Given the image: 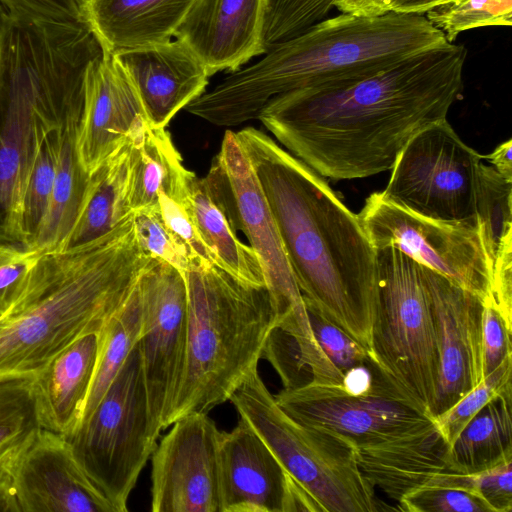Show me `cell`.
I'll list each match as a JSON object with an SVG mask.
<instances>
[{
	"mask_svg": "<svg viewBox=\"0 0 512 512\" xmlns=\"http://www.w3.org/2000/svg\"><path fill=\"white\" fill-rule=\"evenodd\" d=\"M7 14L30 23L87 25L80 0H0Z\"/></svg>",
	"mask_w": 512,
	"mask_h": 512,
	"instance_id": "7bdbcfd3",
	"label": "cell"
},
{
	"mask_svg": "<svg viewBox=\"0 0 512 512\" xmlns=\"http://www.w3.org/2000/svg\"><path fill=\"white\" fill-rule=\"evenodd\" d=\"M188 202L197 228L214 262L228 273L255 286H266L263 266L230 223L220 192L209 174L189 184Z\"/></svg>",
	"mask_w": 512,
	"mask_h": 512,
	"instance_id": "484cf974",
	"label": "cell"
},
{
	"mask_svg": "<svg viewBox=\"0 0 512 512\" xmlns=\"http://www.w3.org/2000/svg\"><path fill=\"white\" fill-rule=\"evenodd\" d=\"M448 1L450 0H396L391 12L422 15Z\"/></svg>",
	"mask_w": 512,
	"mask_h": 512,
	"instance_id": "c3c4849f",
	"label": "cell"
},
{
	"mask_svg": "<svg viewBox=\"0 0 512 512\" xmlns=\"http://www.w3.org/2000/svg\"><path fill=\"white\" fill-rule=\"evenodd\" d=\"M82 106L69 111L61 129L52 195L42 226L30 247L40 254L64 248L88 183L89 174L83 170L76 150Z\"/></svg>",
	"mask_w": 512,
	"mask_h": 512,
	"instance_id": "83f0119b",
	"label": "cell"
},
{
	"mask_svg": "<svg viewBox=\"0 0 512 512\" xmlns=\"http://www.w3.org/2000/svg\"><path fill=\"white\" fill-rule=\"evenodd\" d=\"M130 204L132 211L158 204L162 192L188 206L189 171L165 127L141 117L129 134Z\"/></svg>",
	"mask_w": 512,
	"mask_h": 512,
	"instance_id": "cb8c5ba5",
	"label": "cell"
},
{
	"mask_svg": "<svg viewBox=\"0 0 512 512\" xmlns=\"http://www.w3.org/2000/svg\"><path fill=\"white\" fill-rule=\"evenodd\" d=\"M102 54L87 25L30 23L5 12L0 34L1 241L24 245L22 201L38 145L83 103L87 70Z\"/></svg>",
	"mask_w": 512,
	"mask_h": 512,
	"instance_id": "5b68a950",
	"label": "cell"
},
{
	"mask_svg": "<svg viewBox=\"0 0 512 512\" xmlns=\"http://www.w3.org/2000/svg\"><path fill=\"white\" fill-rule=\"evenodd\" d=\"M447 449L437 427L396 442L356 450V458L369 483L398 502L405 493L446 470Z\"/></svg>",
	"mask_w": 512,
	"mask_h": 512,
	"instance_id": "d4e9b609",
	"label": "cell"
},
{
	"mask_svg": "<svg viewBox=\"0 0 512 512\" xmlns=\"http://www.w3.org/2000/svg\"><path fill=\"white\" fill-rule=\"evenodd\" d=\"M132 213L130 139L92 174L63 249L92 241L113 230Z\"/></svg>",
	"mask_w": 512,
	"mask_h": 512,
	"instance_id": "4316f807",
	"label": "cell"
},
{
	"mask_svg": "<svg viewBox=\"0 0 512 512\" xmlns=\"http://www.w3.org/2000/svg\"><path fill=\"white\" fill-rule=\"evenodd\" d=\"M151 455L153 512H222L220 437L207 413L176 419Z\"/></svg>",
	"mask_w": 512,
	"mask_h": 512,
	"instance_id": "9a60e30c",
	"label": "cell"
},
{
	"mask_svg": "<svg viewBox=\"0 0 512 512\" xmlns=\"http://www.w3.org/2000/svg\"><path fill=\"white\" fill-rule=\"evenodd\" d=\"M429 22L449 43L464 31L485 26H511L512 0H450L426 12Z\"/></svg>",
	"mask_w": 512,
	"mask_h": 512,
	"instance_id": "836d02e7",
	"label": "cell"
},
{
	"mask_svg": "<svg viewBox=\"0 0 512 512\" xmlns=\"http://www.w3.org/2000/svg\"><path fill=\"white\" fill-rule=\"evenodd\" d=\"M297 422L323 427L350 440L356 450L369 449L437 428L430 412L399 390L378 368L372 386L351 393L343 385L309 381L274 395Z\"/></svg>",
	"mask_w": 512,
	"mask_h": 512,
	"instance_id": "8fae6325",
	"label": "cell"
},
{
	"mask_svg": "<svg viewBox=\"0 0 512 512\" xmlns=\"http://www.w3.org/2000/svg\"><path fill=\"white\" fill-rule=\"evenodd\" d=\"M4 13H5L4 9L0 5V34H1V29H2V24H3Z\"/></svg>",
	"mask_w": 512,
	"mask_h": 512,
	"instance_id": "f907efd6",
	"label": "cell"
},
{
	"mask_svg": "<svg viewBox=\"0 0 512 512\" xmlns=\"http://www.w3.org/2000/svg\"><path fill=\"white\" fill-rule=\"evenodd\" d=\"M377 261L378 300L370 328V358L399 390L430 412L438 359L421 267L393 247L377 249Z\"/></svg>",
	"mask_w": 512,
	"mask_h": 512,
	"instance_id": "ba28073f",
	"label": "cell"
},
{
	"mask_svg": "<svg viewBox=\"0 0 512 512\" xmlns=\"http://www.w3.org/2000/svg\"><path fill=\"white\" fill-rule=\"evenodd\" d=\"M420 267L430 299L436 335L437 377L430 408L432 417L436 418L484 379V301L434 270Z\"/></svg>",
	"mask_w": 512,
	"mask_h": 512,
	"instance_id": "2e32d148",
	"label": "cell"
},
{
	"mask_svg": "<svg viewBox=\"0 0 512 512\" xmlns=\"http://www.w3.org/2000/svg\"><path fill=\"white\" fill-rule=\"evenodd\" d=\"M19 512H116L76 460L66 438L40 428L12 472Z\"/></svg>",
	"mask_w": 512,
	"mask_h": 512,
	"instance_id": "e0dca14e",
	"label": "cell"
},
{
	"mask_svg": "<svg viewBox=\"0 0 512 512\" xmlns=\"http://www.w3.org/2000/svg\"><path fill=\"white\" fill-rule=\"evenodd\" d=\"M64 120L59 126L48 131L42 137L25 186L22 201L21 228L23 243L29 249L42 226L48 210L54 185L61 129Z\"/></svg>",
	"mask_w": 512,
	"mask_h": 512,
	"instance_id": "1f68e13d",
	"label": "cell"
},
{
	"mask_svg": "<svg viewBox=\"0 0 512 512\" xmlns=\"http://www.w3.org/2000/svg\"><path fill=\"white\" fill-rule=\"evenodd\" d=\"M305 308L319 348L343 375L348 370L369 361L370 355L367 347L327 320L311 306L305 304Z\"/></svg>",
	"mask_w": 512,
	"mask_h": 512,
	"instance_id": "f35d334b",
	"label": "cell"
},
{
	"mask_svg": "<svg viewBox=\"0 0 512 512\" xmlns=\"http://www.w3.org/2000/svg\"><path fill=\"white\" fill-rule=\"evenodd\" d=\"M332 7L334 0H270L263 30L265 52L324 20Z\"/></svg>",
	"mask_w": 512,
	"mask_h": 512,
	"instance_id": "d590c367",
	"label": "cell"
},
{
	"mask_svg": "<svg viewBox=\"0 0 512 512\" xmlns=\"http://www.w3.org/2000/svg\"><path fill=\"white\" fill-rule=\"evenodd\" d=\"M150 260L132 213L92 241L42 253L0 319V378L32 376L75 339L101 330Z\"/></svg>",
	"mask_w": 512,
	"mask_h": 512,
	"instance_id": "277c9868",
	"label": "cell"
},
{
	"mask_svg": "<svg viewBox=\"0 0 512 512\" xmlns=\"http://www.w3.org/2000/svg\"><path fill=\"white\" fill-rule=\"evenodd\" d=\"M426 484L456 486L481 495L495 512L512 510V459L474 474L442 471ZM425 485V484H424Z\"/></svg>",
	"mask_w": 512,
	"mask_h": 512,
	"instance_id": "74e56055",
	"label": "cell"
},
{
	"mask_svg": "<svg viewBox=\"0 0 512 512\" xmlns=\"http://www.w3.org/2000/svg\"><path fill=\"white\" fill-rule=\"evenodd\" d=\"M262 358L271 363L279 374L284 388L303 385L298 344L295 338L279 326L270 332L262 353Z\"/></svg>",
	"mask_w": 512,
	"mask_h": 512,
	"instance_id": "f6af8a7d",
	"label": "cell"
},
{
	"mask_svg": "<svg viewBox=\"0 0 512 512\" xmlns=\"http://www.w3.org/2000/svg\"><path fill=\"white\" fill-rule=\"evenodd\" d=\"M112 56L137 92L146 119L156 127L166 128L180 110L206 91L209 83L205 65L177 39Z\"/></svg>",
	"mask_w": 512,
	"mask_h": 512,
	"instance_id": "d6986e66",
	"label": "cell"
},
{
	"mask_svg": "<svg viewBox=\"0 0 512 512\" xmlns=\"http://www.w3.org/2000/svg\"><path fill=\"white\" fill-rule=\"evenodd\" d=\"M512 140L499 144L490 154L483 156L503 177L512 180Z\"/></svg>",
	"mask_w": 512,
	"mask_h": 512,
	"instance_id": "7dc6e473",
	"label": "cell"
},
{
	"mask_svg": "<svg viewBox=\"0 0 512 512\" xmlns=\"http://www.w3.org/2000/svg\"><path fill=\"white\" fill-rule=\"evenodd\" d=\"M229 195L228 218L244 233L264 269L266 286L279 316L277 326L303 348L315 345L302 294L291 270L274 217L235 133L226 131L216 155Z\"/></svg>",
	"mask_w": 512,
	"mask_h": 512,
	"instance_id": "4fadbf2b",
	"label": "cell"
},
{
	"mask_svg": "<svg viewBox=\"0 0 512 512\" xmlns=\"http://www.w3.org/2000/svg\"><path fill=\"white\" fill-rule=\"evenodd\" d=\"M141 324L137 341L154 433L167 428L181 380L187 341L185 275L151 258L137 283Z\"/></svg>",
	"mask_w": 512,
	"mask_h": 512,
	"instance_id": "5bb4252c",
	"label": "cell"
},
{
	"mask_svg": "<svg viewBox=\"0 0 512 512\" xmlns=\"http://www.w3.org/2000/svg\"><path fill=\"white\" fill-rule=\"evenodd\" d=\"M398 510L406 512H495L478 493L456 486L425 484L405 493Z\"/></svg>",
	"mask_w": 512,
	"mask_h": 512,
	"instance_id": "8d00e7d4",
	"label": "cell"
},
{
	"mask_svg": "<svg viewBox=\"0 0 512 512\" xmlns=\"http://www.w3.org/2000/svg\"><path fill=\"white\" fill-rule=\"evenodd\" d=\"M71 450L116 512H126L138 477L157 446L138 344L94 409L68 436Z\"/></svg>",
	"mask_w": 512,
	"mask_h": 512,
	"instance_id": "9c48e42d",
	"label": "cell"
},
{
	"mask_svg": "<svg viewBox=\"0 0 512 512\" xmlns=\"http://www.w3.org/2000/svg\"><path fill=\"white\" fill-rule=\"evenodd\" d=\"M512 393V355L508 356L455 405L437 416V426L448 447L466 424L493 398Z\"/></svg>",
	"mask_w": 512,
	"mask_h": 512,
	"instance_id": "e575fe53",
	"label": "cell"
},
{
	"mask_svg": "<svg viewBox=\"0 0 512 512\" xmlns=\"http://www.w3.org/2000/svg\"><path fill=\"white\" fill-rule=\"evenodd\" d=\"M374 248L393 247L483 301L489 296L493 261L481 226L431 219L370 194L357 214Z\"/></svg>",
	"mask_w": 512,
	"mask_h": 512,
	"instance_id": "7c38bea8",
	"label": "cell"
},
{
	"mask_svg": "<svg viewBox=\"0 0 512 512\" xmlns=\"http://www.w3.org/2000/svg\"><path fill=\"white\" fill-rule=\"evenodd\" d=\"M0 512H19L12 478L0 481Z\"/></svg>",
	"mask_w": 512,
	"mask_h": 512,
	"instance_id": "681fc988",
	"label": "cell"
},
{
	"mask_svg": "<svg viewBox=\"0 0 512 512\" xmlns=\"http://www.w3.org/2000/svg\"><path fill=\"white\" fill-rule=\"evenodd\" d=\"M194 0H80L84 20L103 52L165 43Z\"/></svg>",
	"mask_w": 512,
	"mask_h": 512,
	"instance_id": "603a6c76",
	"label": "cell"
},
{
	"mask_svg": "<svg viewBox=\"0 0 512 512\" xmlns=\"http://www.w3.org/2000/svg\"><path fill=\"white\" fill-rule=\"evenodd\" d=\"M483 156L447 118L418 132L397 156L382 195L431 219L481 226L478 202Z\"/></svg>",
	"mask_w": 512,
	"mask_h": 512,
	"instance_id": "30bf717a",
	"label": "cell"
},
{
	"mask_svg": "<svg viewBox=\"0 0 512 512\" xmlns=\"http://www.w3.org/2000/svg\"><path fill=\"white\" fill-rule=\"evenodd\" d=\"M234 133L270 207L304 303L369 351L378 261L357 214L324 177L268 134L252 126Z\"/></svg>",
	"mask_w": 512,
	"mask_h": 512,
	"instance_id": "7a4b0ae2",
	"label": "cell"
},
{
	"mask_svg": "<svg viewBox=\"0 0 512 512\" xmlns=\"http://www.w3.org/2000/svg\"><path fill=\"white\" fill-rule=\"evenodd\" d=\"M229 401L322 511L383 510L375 488L358 466L354 444L329 429L304 425L290 417L277 404L258 368Z\"/></svg>",
	"mask_w": 512,
	"mask_h": 512,
	"instance_id": "52a82bcc",
	"label": "cell"
},
{
	"mask_svg": "<svg viewBox=\"0 0 512 512\" xmlns=\"http://www.w3.org/2000/svg\"><path fill=\"white\" fill-rule=\"evenodd\" d=\"M447 43L423 14L342 13L270 47L258 62L230 73L185 110L216 126L240 125L257 119L278 95L362 79Z\"/></svg>",
	"mask_w": 512,
	"mask_h": 512,
	"instance_id": "3957f363",
	"label": "cell"
},
{
	"mask_svg": "<svg viewBox=\"0 0 512 512\" xmlns=\"http://www.w3.org/2000/svg\"><path fill=\"white\" fill-rule=\"evenodd\" d=\"M132 219L138 241L151 258L163 260L182 273L187 271L189 262L165 226L158 204L132 211Z\"/></svg>",
	"mask_w": 512,
	"mask_h": 512,
	"instance_id": "60d3db41",
	"label": "cell"
},
{
	"mask_svg": "<svg viewBox=\"0 0 512 512\" xmlns=\"http://www.w3.org/2000/svg\"><path fill=\"white\" fill-rule=\"evenodd\" d=\"M511 197L512 180L483 163L478 219L493 264L498 256L512 250Z\"/></svg>",
	"mask_w": 512,
	"mask_h": 512,
	"instance_id": "d6a6232c",
	"label": "cell"
},
{
	"mask_svg": "<svg viewBox=\"0 0 512 512\" xmlns=\"http://www.w3.org/2000/svg\"><path fill=\"white\" fill-rule=\"evenodd\" d=\"M512 393L489 401L445 454L446 471L474 474L512 459Z\"/></svg>",
	"mask_w": 512,
	"mask_h": 512,
	"instance_id": "f1b7e54d",
	"label": "cell"
},
{
	"mask_svg": "<svg viewBox=\"0 0 512 512\" xmlns=\"http://www.w3.org/2000/svg\"><path fill=\"white\" fill-rule=\"evenodd\" d=\"M100 330L85 333L33 375L40 428L63 436L79 425L96 368Z\"/></svg>",
	"mask_w": 512,
	"mask_h": 512,
	"instance_id": "7402d4cb",
	"label": "cell"
},
{
	"mask_svg": "<svg viewBox=\"0 0 512 512\" xmlns=\"http://www.w3.org/2000/svg\"><path fill=\"white\" fill-rule=\"evenodd\" d=\"M222 512H290L292 478L241 418L220 437Z\"/></svg>",
	"mask_w": 512,
	"mask_h": 512,
	"instance_id": "44dd1931",
	"label": "cell"
},
{
	"mask_svg": "<svg viewBox=\"0 0 512 512\" xmlns=\"http://www.w3.org/2000/svg\"><path fill=\"white\" fill-rule=\"evenodd\" d=\"M270 0H194L175 30L208 74L230 73L265 53L263 30Z\"/></svg>",
	"mask_w": 512,
	"mask_h": 512,
	"instance_id": "ac0fdd59",
	"label": "cell"
},
{
	"mask_svg": "<svg viewBox=\"0 0 512 512\" xmlns=\"http://www.w3.org/2000/svg\"><path fill=\"white\" fill-rule=\"evenodd\" d=\"M40 429L32 376L0 378V481L12 478L13 468Z\"/></svg>",
	"mask_w": 512,
	"mask_h": 512,
	"instance_id": "f546056e",
	"label": "cell"
},
{
	"mask_svg": "<svg viewBox=\"0 0 512 512\" xmlns=\"http://www.w3.org/2000/svg\"><path fill=\"white\" fill-rule=\"evenodd\" d=\"M396 0H334V7L342 13L375 16L391 12Z\"/></svg>",
	"mask_w": 512,
	"mask_h": 512,
	"instance_id": "bcb514c9",
	"label": "cell"
},
{
	"mask_svg": "<svg viewBox=\"0 0 512 512\" xmlns=\"http://www.w3.org/2000/svg\"><path fill=\"white\" fill-rule=\"evenodd\" d=\"M145 117L142 103L113 56L103 52L86 73L76 150L87 174H92L127 140Z\"/></svg>",
	"mask_w": 512,
	"mask_h": 512,
	"instance_id": "ffe728a7",
	"label": "cell"
},
{
	"mask_svg": "<svg viewBox=\"0 0 512 512\" xmlns=\"http://www.w3.org/2000/svg\"><path fill=\"white\" fill-rule=\"evenodd\" d=\"M187 285L185 361L167 427L190 413H208L230 400L258 368L279 316L267 286L221 267L191 265Z\"/></svg>",
	"mask_w": 512,
	"mask_h": 512,
	"instance_id": "8992f818",
	"label": "cell"
},
{
	"mask_svg": "<svg viewBox=\"0 0 512 512\" xmlns=\"http://www.w3.org/2000/svg\"><path fill=\"white\" fill-rule=\"evenodd\" d=\"M140 324V304L136 285L126 303L100 330L96 368L81 421L98 404L121 370L138 341Z\"/></svg>",
	"mask_w": 512,
	"mask_h": 512,
	"instance_id": "4dcf8cb0",
	"label": "cell"
},
{
	"mask_svg": "<svg viewBox=\"0 0 512 512\" xmlns=\"http://www.w3.org/2000/svg\"><path fill=\"white\" fill-rule=\"evenodd\" d=\"M512 325L491 304L484 302L482 314V356L484 378L512 355Z\"/></svg>",
	"mask_w": 512,
	"mask_h": 512,
	"instance_id": "ee69618b",
	"label": "cell"
},
{
	"mask_svg": "<svg viewBox=\"0 0 512 512\" xmlns=\"http://www.w3.org/2000/svg\"><path fill=\"white\" fill-rule=\"evenodd\" d=\"M466 55L447 43L362 79L293 90L271 99L257 119L324 178L373 176L391 170L418 132L447 118L463 89Z\"/></svg>",
	"mask_w": 512,
	"mask_h": 512,
	"instance_id": "6da1fadb",
	"label": "cell"
},
{
	"mask_svg": "<svg viewBox=\"0 0 512 512\" xmlns=\"http://www.w3.org/2000/svg\"><path fill=\"white\" fill-rule=\"evenodd\" d=\"M40 253L0 240V319L21 294Z\"/></svg>",
	"mask_w": 512,
	"mask_h": 512,
	"instance_id": "b9f144b4",
	"label": "cell"
},
{
	"mask_svg": "<svg viewBox=\"0 0 512 512\" xmlns=\"http://www.w3.org/2000/svg\"><path fill=\"white\" fill-rule=\"evenodd\" d=\"M158 207L165 226L188 260L189 267L191 265L210 266L215 264L213 256L197 228L189 205L185 206L159 192Z\"/></svg>",
	"mask_w": 512,
	"mask_h": 512,
	"instance_id": "ab89813d",
	"label": "cell"
}]
</instances>
